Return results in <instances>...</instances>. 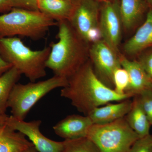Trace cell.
<instances>
[{
  "label": "cell",
  "mask_w": 152,
  "mask_h": 152,
  "mask_svg": "<svg viewBox=\"0 0 152 152\" xmlns=\"http://www.w3.org/2000/svg\"><path fill=\"white\" fill-rule=\"evenodd\" d=\"M60 95L69 100L72 105L85 115L111 102L132 98L128 94H117L102 83L95 75L89 59L68 79V84L61 88Z\"/></svg>",
  "instance_id": "obj_1"
},
{
  "label": "cell",
  "mask_w": 152,
  "mask_h": 152,
  "mask_svg": "<svg viewBox=\"0 0 152 152\" xmlns=\"http://www.w3.org/2000/svg\"><path fill=\"white\" fill-rule=\"evenodd\" d=\"M56 42H52L46 66L54 75L68 79L89 59L90 45L79 35L68 20L58 22Z\"/></svg>",
  "instance_id": "obj_2"
},
{
  "label": "cell",
  "mask_w": 152,
  "mask_h": 152,
  "mask_svg": "<svg viewBox=\"0 0 152 152\" xmlns=\"http://www.w3.org/2000/svg\"><path fill=\"white\" fill-rule=\"evenodd\" d=\"M50 48L31 50L18 37H0V56L30 82H36L47 75L46 63Z\"/></svg>",
  "instance_id": "obj_3"
},
{
  "label": "cell",
  "mask_w": 152,
  "mask_h": 152,
  "mask_svg": "<svg viewBox=\"0 0 152 152\" xmlns=\"http://www.w3.org/2000/svg\"><path fill=\"white\" fill-rule=\"evenodd\" d=\"M58 23L39 11L13 8L0 15V37H25L37 41Z\"/></svg>",
  "instance_id": "obj_4"
},
{
  "label": "cell",
  "mask_w": 152,
  "mask_h": 152,
  "mask_svg": "<svg viewBox=\"0 0 152 152\" xmlns=\"http://www.w3.org/2000/svg\"><path fill=\"white\" fill-rule=\"evenodd\" d=\"M67 84V79L55 75L39 82L17 83L11 91L8 107L10 108L13 117L25 120L30 110L44 96L55 89L64 88Z\"/></svg>",
  "instance_id": "obj_5"
},
{
  "label": "cell",
  "mask_w": 152,
  "mask_h": 152,
  "mask_svg": "<svg viewBox=\"0 0 152 152\" xmlns=\"http://www.w3.org/2000/svg\"><path fill=\"white\" fill-rule=\"evenodd\" d=\"M100 152H129L140 137L125 117L110 124H93L87 136Z\"/></svg>",
  "instance_id": "obj_6"
},
{
  "label": "cell",
  "mask_w": 152,
  "mask_h": 152,
  "mask_svg": "<svg viewBox=\"0 0 152 152\" xmlns=\"http://www.w3.org/2000/svg\"><path fill=\"white\" fill-rule=\"evenodd\" d=\"M101 3L96 0H78L69 21L88 44L102 39L99 28Z\"/></svg>",
  "instance_id": "obj_7"
},
{
  "label": "cell",
  "mask_w": 152,
  "mask_h": 152,
  "mask_svg": "<svg viewBox=\"0 0 152 152\" xmlns=\"http://www.w3.org/2000/svg\"><path fill=\"white\" fill-rule=\"evenodd\" d=\"M120 55L102 39L91 44L89 49V59L95 75L104 84L113 90L114 72L122 67Z\"/></svg>",
  "instance_id": "obj_8"
},
{
  "label": "cell",
  "mask_w": 152,
  "mask_h": 152,
  "mask_svg": "<svg viewBox=\"0 0 152 152\" xmlns=\"http://www.w3.org/2000/svg\"><path fill=\"white\" fill-rule=\"evenodd\" d=\"M99 28L102 39L116 53L119 47L124 28L119 0L101 3Z\"/></svg>",
  "instance_id": "obj_9"
},
{
  "label": "cell",
  "mask_w": 152,
  "mask_h": 152,
  "mask_svg": "<svg viewBox=\"0 0 152 152\" xmlns=\"http://www.w3.org/2000/svg\"><path fill=\"white\" fill-rule=\"evenodd\" d=\"M41 124L40 120L26 122L11 115L8 117L6 124L24 134L38 152H61L64 142L55 141L44 135L40 130Z\"/></svg>",
  "instance_id": "obj_10"
},
{
  "label": "cell",
  "mask_w": 152,
  "mask_h": 152,
  "mask_svg": "<svg viewBox=\"0 0 152 152\" xmlns=\"http://www.w3.org/2000/svg\"><path fill=\"white\" fill-rule=\"evenodd\" d=\"M93 124L89 117L79 115H69L57 123L53 127L56 134L64 140L87 137Z\"/></svg>",
  "instance_id": "obj_11"
},
{
  "label": "cell",
  "mask_w": 152,
  "mask_h": 152,
  "mask_svg": "<svg viewBox=\"0 0 152 152\" xmlns=\"http://www.w3.org/2000/svg\"><path fill=\"white\" fill-rule=\"evenodd\" d=\"M152 47V8L149 9L143 22L124 46L125 53L137 56L145 50Z\"/></svg>",
  "instance_id": "obj_12"
},
{
  "label": "cell",
  "mask_w": 152,
  "mask_h": 152,
  "mask_svg": "<svg viewBox=\"0 0 152 152\" xmlns=\"http://www.w3.org/2000/svg\"><path fill=\"white\" fill-rule=\"evenodd\" d=\"M121 66L129 74V83L125 94L132 97L143 91L152 89L151 84L143 68L137 60H129L124 55H120Z\"/></svg>",
  "instance_id": "obj_13"
},
{
  "label": "cell",
  "mask_w": 152,
  "mask_h": 152,
  "mask_svg": "<svg viewBox=\"0 0 152 152\" xmlns=\"http://www.w3.org/2000/svg\"><path fill=\"white\" fill-rule=\"evenodd\" d=\"M132 104V100L130 99L118 103H108L94 109L87 116L89 117L93 124H110L125 117L130 110Z\"/></svg>",
  "instance_id": "obj_14"
},
{
  "label": "cell",
  "mask_w": 152,
  "mask_h": 152,
  "mask_svg": "<svg viewBox=\"0 0 152 152\" xmlns=\"http://www.w3.org/2000/svg\"><path fill=\"white\" fill-rule=\"evenodd\" d=\"M120 9L124 28L131 31L143 22L149 8L144 0H120Z\"/></svg>",
  "instance_id": "obj_15"
},
{
  "label": "cell",
  "mask_w": 152,
  "mask_h": 152,
  "mask_svg": "<svg viewBox=\"0 0 152 152\" xmlns=\"http://www.w3.org/2000/svg\"><path fill=\"white\" fill-rule=\"evenodd\" d=\"M32 145L24 134L6 124L0 127V152H23Z\"/></svg>",
  "instance_id": "obj_16"
},
{
  "label": "cell",
  "mask_w": 152,
  "mask_h": 152,
  "mask_svg": "<svg viewBox=\"0 0 152 152\" xmlns=\"http://www.w3.org/2000/svg\"><path fill=\"white\" fill-rule=\"evenodd\" d=\"M39 11L58 22L68 20L75 4L67 0H37Z\"/></svg>",
  "instance_id": "obj_17"
},
{
  "label": "cell",
  "mask_w": 152,
  "mask_h": 152,
  "mask_svg": "<svg viewBox=\"0 0 152 152\" xmlns=\"http://www.w3.org/2000/svg\"><path fill=\"white\" fill-rule=\"evenodd\" d=\"M132 98V107L125 118L133 130L141 137L150 134L151 126L137 98Z\"/></svg>",
  "instance_id": "obj_18"
},
{
  "label": "cell",
  "mask_w": 152,
  "mask_h": 152,
  "mask_svg": "<svg viewBox=\"0 0 152 152\" xmlns=\"http://www.w3.org/2000/svg\"><path fill=\"white\" fill-rule=\"evenodd\" d=\"M21 75L16 69L12 67L0 77V115L6 114L11 91Z\"/></svg>",
  "instance_id": "obj_19"
},
{
  "label": "cell",
  "mask_w": 152,
  "mask_h": 152,
  "mask_svg": "<svg viewBox=\"0 0 152 152\" xmlns=\"http://www.w3.org/2000/svg\"><path fill=\"white\" fill-rule=\"evenodd\" d=\"M61 152H100L96 146L87 137L64 140Z\"/></svg>",
  "instance_id": "obj_20"
},
{
  "label": "cell",
  "mask_w": 152,
  "mask_h": 152,
  "mask_svg": "<svg viewBox=\"0 0 152 152\" xmlns=\"http://www.w3.org/2000/svg\"><path fill=\"white\" fill-rule=\"evenodd\" d=\"M113 82L115 92L119 94H124L129 85V78L128 72L122 67L115 71Z\"/></svg>",
  "instance_id": "obj_21"
},
{
  "label": "cell",
  "mask_w": 152,
  "mask_h": 152,
  "mask_svg": "<svg viewBox=\"0 0 152 152\" xmlns=\"http://www.w3.org/2000/svg\"><path fill=\"white\" fill-rule=\"evenodd\" d=\"M134 96L137 99L152 126V89L145 90Z\"/></svg>",
  "instance_id": "obj_22"
},
{
  "label": "cell",
  "mask_w": 152,
  "mask_h": 152,
  "mask_svg": "<svg viewBox=\"0 0 152 152\" xmlns=\"http://www.w3.org/2000/svg\"><path fill=\"white\" fill-rule=\"evenodd\" d=\"M137 57L136 60L143 68L152 86V47L145 50Z\"/></svg>",
  "instance_id": "obj_23"
},
{
  "label": "cell",
  "mask_w": 152,
  "mask_h": 152,
  "mask_svg": "<svg viewBox=\"0 0 152 152\" xmlns=\"http://www.w3.org/2000/svg\"><path fill=\"white\" fill-rule=\"evenodd\" d=\"M129 152H152V134L139 138Z\"/></svg>",
  "instance_id": "obj_24"
},
{
  "label": "cell",
  "mask_w": 152,
  "mask_h": 152,
  "mask_svg": "<svg viewBox=\"0 0 152 152\" xmlns=\"http://www.w3.org/2000/svg\"><path fill=\"white\" fill-rule=\"evenodd\" d=\"M13 8L39 11L37 0H11Z\"/></svg>",
  "instance_id": "obj_25"
},
{
  "label": "cell",
  "mask_w": 152,
  "mask_h": 152,
  "mask_svg": "<svg viewBox=\"0 0 152 152\" xmlns=\"http://www.w3.org/2000/svg\"><path fill=\"white\" fill-rule=\"evenodd\" d=\"M12 8L11 0H0V13L8 12Z\"/></svg>",
  "instance_id": "obj_26"
},
{
  "label": "cell",
  "mask_w": 152,
  "mask_h": 152,
  "mask_svg": "<svg viewBox=\"0 0 152 152\" xmlns=\"http://www.w3.org/2000/svg\"><path fill=\"white\" fill-rule=\"evenodd\" d=\"M12 66L0 56V77L12 67Z\"/></svg>",
  "instance_id": "obj_27"
},
{
  "label": "cell",
  "mask_w": 152,
  "mask_h": 152,
  "mask_svg": "<svg viewBox=\"0 0 152 152\" xmlns=\"http://www.w3.org/2000/svg\"><path fill=\"white\" fill-rule=\"evenodd\" d=\"M8 116L6 114L0 115V127L3 125L5 124Z\"/></svg>",
  "instance_id": "obj_28"
},
{
  "label": "cell",
  "mask_w": 152,
  "mask_h": 152,
  "mask_svg": "<svg viewBox=\"0 0 152 152\" xmlns=\"http://www.w3.org/2000/svg\"><path fill=\"white\" fill-rule=\"evenodd\" d=\"M23 152H38L34 145L31 146Z\"/></svg>",
  "instance_id": "obj_29"
},
{
  "label": "cell",
  "mask_w": 152,
  "mask_h": 152,
  "mask_svg": "<svg viewBox=\"0 0 152 152\" xmlns=\"http://www.w3.org/2000/svg\"><path fill=\"white\" fill-rule=\"evenodd\" d=\"M148 7L149 8H152V0H144Z\"/></svg>",
  "instance_id": "obj_30"
},
{
  "label": "cell",
  "mask_w": 152,
  "mask_h": 152,
  "mask_svg": "<svg viewBox=\"0 0 152 152\" xmlns=\"http://www.w3.org/2000/svg\"><path fill=\"white\" fill-rule=\"evenodd\" d=\"M100 3H102L104 2H113L117 1V0H96Z\"/></svg>",
  "instance_id": "obj_31"
},
{
  "label": "cell",
  "mask_w": 152,
  "mask_h": 152,
  "mask_svg": "<svg viewBox=\"0 0 152 152\" xmlns=\"http://www.w3.org/2000/svg\"><path fill=\"white\" fill-rule=\"evenodd\" d=\"M67 1L71 2L73 3L74 4H75L76 2H77V1L78 0H67Z\"/></svg>",
  "instance_id": "obj_32"
}]
</instances>
